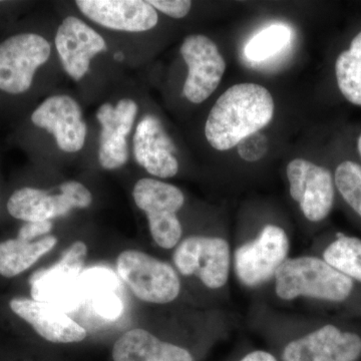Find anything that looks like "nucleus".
<instances>
[{
  "instance_id": "aec40b11",
  "label": "nucleus",
  "mask_w": 361,
  "mask_h": 361,
  "mask_svg": "<svg viewBox=\"0 0 361 361\" xmlns=\"http://www.w3.org/2000/svg\"><path fill=\"white\" fill-rule=\"evenodd\" d=\"M314 254L332 267L361 285V238L336 231L324 235L314 247Z\"/></svg>"
},
{
  "instance_id": "2eb2a0df",
  "label": "nucleus",
  "mask_w": 361,
  "mask_h": 361,
  "mask_svg": "<svg viewBox=\"0 0 361 361\" xmlns=\"http://www.w3.org/2000/svg\"><path fill=\"white\" fill-rule=\"evenodd\" d=\"M11 310L32 325L40 337L54 344L80 343L87 332L58 306L26 297H16L9 302Z\"/></svg>"
},
{
  "instance_id": "6e6552de",
  "label": "nucleus",
  "mask_w": 361,
  "mask_h": 361,
  "mask_svg": "<svg viewBox=\"0 0 361 361\" xmlns=\"http://www.w3.org/2000/svg\"><path fill=\"white\" fill-rule=\"evenodd\" d=\"M289 193L304 217L320 224L336 206L337 193L334 172L324 166L297 158L287 165Z\"/></svg>"
},
{
  "instance_id": "f8f14e48",
  "label": "nucleus",
  "mask_w": 361,
  "mask_h": 361,
  "mask_svg": "<svg viewBox=\"0 0 361 361\" xmlns=\"http://www.w3.org/2000/svg\"><path fill=\"white\" fill-rule=\"evenodd\" d=\"M137 104L130 99H123L116 106L102 104L97 111L101 125L99 161L106 170L123 167L129 159L127 137L134 127Z\"/></svg>"
},
{
  "instance_id": "f257e3e1",
  "label": "nucleus",
  "mask_w": 361,
  "mask_h": 361,
  "mask_svg": "<svg viewBox=\"0 0 361 361\" xmlns=\"http://www.w3.org/2000/svg\"><path fill=\"white\" fill-rule=\"evenodd\" d=\"M285 302L305 299L341 318H361V285L316 254L289 257L272 281Z\"/></svg>"
},
{
  "instance_id": "a878e982",
  "label": "nucleus",
  "mask_w": 361,
  "mask_h": 361,
  "mask_svg": "<svg viewBox=\"0 0 361 361\" xmlns=\"http://www.w3.org/2000/svg\"><path fill=\"white\" fill-rule=\"evenodd\" d=\"M148 2L156 11L173 18H184L192 8L189 0H149Z\"/></svg>"
},
{
  "instance_id": "7c9ffc66",
  "label": "nucleus",
  "mask_w": 361,
  "mask_h": 361,
  "mask_svg": "<svg viewBox=\"0 0 361 361\" xmlns=\"http://www.w3.org/2000/svg\"><path fill=\"white\" fill-rule=\"evenodd\" d=\"M115 59L116 61H122L123 59V54L122 52H118V54H115Z\"/></svg>"
},
{
  "instance_id": "c756f323",
  "label": "nucleus",
  "mask_w": 361,
  "mask_h": 361,
  "mask_svg": "<svg viewBox=\"0 0 361 361\" xmlns=\"http://www.w3.org/2000/svg\"><path fill=\"white\" fill-rule=\"evenodd\" d=\"M355 149L357 153L358 159H360V163L361 164V132L358 134L355 141Z\"/></svg>"
},
{
  "instance_id": "f3484780",
  "label": "nucleus",
  "mask_w": 361,
  "mask_h": 361,
  "mask_svg": "<svg viewBox=\"0 0 361 361\" xmlns=\"http://www.w3.org/2000/svg\"><path fill=\"white\" fill-rule=\"evenodd\" d=\"M111 355V361H197L191 349L142 329H130L118 337Z\"/></svg>"
},
{
  "instance_id": "ddd939ff",
  "label": "nucleus",
  "mask_w": 361,
  "mask_h": 361,
  "mask_svg": "<svg viewBox=\"0 0 361 361\" xmlns=\"http://www.w3.org/2000/svg\"><path fill=\"white\" fill-rule=\"evenodd\" d=\"M54 44L63 70L77 82L87 75L92 59L108 49L104 37L75 16L61 21Z\"/></svg>"
},
{
  "instance_id": "0eeeda50",
  "label": "nucleus",
  "mask_w": 361,
  "mask_h": 361,
  "mask_svg": "<svg viewBox=\"0 0 361 361\" xmlns=\"http://www.w3.org/2000/svg\"><path fill=\"white\" fill-rule=\"evenodd\" d=\"M116 269L130 291L144 302L161 305L180 295V279L175 267L145 252H122L116 259Z\"/></svg>"
},
{
  "instance_id": "4468645a",
  "label": "nucleus",
  "mask_w": 361,
  "mask_h": 361,
  "mask_svg": "<svg viewBox=\"0 0 361 361\" xmlns=\"http://www.w3.org/2000/svg\"><path fill=\"white\" fill-rule=\"evenodd\" d=\"M80 13L109 30L144 32L158 25V13L142 0H78Z\"/></svg>"
},
{
  "instance_id": "4be33fe9",
  "label": "nucleus",
  "mask_w": 361,
  "mask_h": 361,
  "mask_svg": "<svg viewBox=\"0 0 361 361\" xmlns=\"http://www.w3.org/2000/svg\"><path fill=\"white\" fill-rule=\"evenodd\" d=\"M334 73L341 96L348 103L361 106V30L353 35L348 49L339 52Z\"/></svg>"
},
{
  "instance_id": "393cba45",
  "label": "nucleus",
  "mask_w": 361,
  "mask_h": 361,
  "mask_svg": "<svg viewBox=\"0 0 361 361\" xmlns=\"http://www.w3.org/2000/svg\"><path fill=\"white\" fill-rule=\"evenodd\" d=\"M238 154L243 160L257 161L267 153L268 141L260 133L249 135L237 145Z\"/></svg>"
},
{
  "instance_id": "39448f33",
  "label": "nucleus",
  "mask_w": 361,
  "mask_h": 361,
  "mask_svg": "<svg viewBox=\"0 0 361 361\" xmlns=\"http://www.w3.org/2000/svg\"><path fill=\"white\" fill-rule=\"evenodd\" d=\"M173 262L183 276L196 277L210 290H220L231 275L232 246L223 237L192 235L176 247Z\"/></svg>"
},
{
  "instance_id": "9b49d317",
  "label": "nucleus",
  "mask_w": 361,
  "mask_h": 361,
  "mask_svg": "<svg viewBox=\"0 0 361 361\" xmlns=\"http://www.w3.org/2000/svg\"><path fill=\"white\" fill-rule=\"evenodd\" d=\"M32 122L54 135L56 145L66 153H77L84 148L87 128L82 109L66 94L47 97L35 109Z\"/></svg>"
},
{
  "instance_id": "423d86ee",
  "label": "nucleus",
  "mask_w": 361,
  "mask_h": 361,
  "mask_svg": "<svg viewBox=\"0 0 361 361\" xmlns=\"http://www.w3.org/2000/svg\"><path fill=\"white\" fill-rule=\"evenodd\" d=\"M133 198L146 213L152 238L161 248L175 249L183 236L178 212L185 204V195L170 183L144 178L135 183Z\"/></svg>"
},
{
  "instance_id": "cd10ccee",
  "label": "nucleus",
  "mask_w": 361,
  "mask_h": 361,
  "mask_svg": "<svg viewBox=\"0 0 361 361\" xmlns=\"http://www.w3.org/2000/svg\"><path fill=\"white\" fill-rule=\"evenodd\" d=\"M97 310L106 317L118 315L121 310V303L113 294H102L97 300Z\"/></svg>"
},
{
  "instance_id": "c85d7f7f",
  "label": "nucleus",
  "mask_w": 361,
  "mask_h": 361,
  "mask_svg": "<svg viewBox=\"0 0 361 361\" xmlns=\"http://www.w3.org/2000/svg\"><path fill=\"white\" fill-rule=\"evenodd\" d=\"M238 361H280L278 360L277 356L269 353V351L257 350L251 351V353H247L243 357L240 358Z\"/></svg>"
},
{
  "instance_id": "b1692460",
  "label": "nucleus",
  "mask_w": 361,
  "mask_h": 361,
  "mask_svg": "<svg viewBox=\"0 0 361 361\" xmlns=\"http://www.w3.org/2000/svg\"><path fill=\"white\" fill-rule=\"evenodd\" d=\"M291 32L287 26L271 25L254 35L246 44V58L251 61H262L281 51L290 42Z\"/></svg>"
},
{
  "instance_id": "bb28decb",
  "label": "nucleus",
  "mask_w": 361,
  "mask_h": 361,
  "mask_svg": "<svg viewBox=\"0 0 361 361\" xmlns=\"http://www.w3.org/2000/svg\"><path fill=\"white\" fill-rule=\"evenodd\" d=\"M54 224L51 221L42 222H26L18 231V239L32 242L39 237L45 236L51 231Z\"/></svg>"
},
{
  "instance_id": "5701e85b",
  "label": "nucleus",
  "mask_w": 361,
  "mask_h": 361,
  "mask_svg": "<svg viewBox=\"0 0 361 361\" xmlns=\"http://www.w3.org/2000/svg\"><path fill=\"white\" fill-rule=\"evenodd\" d=\"M334 172L337 198L361 228V164L355 159L336 161Z\"/></svg>"
},
{
  "instance_id": "dca6fc26",
  "label": "nucleus",
  "mask_w": 361,
  "mask_h": 361,
  "mask_svg": "<svg viewBox=\"0 0 361 361\" xmlns=\"http://www.w3.org/2000/svg\"><path fill=\"white\" fill-rule=\"evenodd\" d=\"M133 142L135 160L149 174L160 179L178 174L177 148L157 116L147 115L140 121Z\"/></svg>"
},
{
  "instance_id": "a211bd4d",
  "label": "nucleus",
  "mask_w": 361,
  "mask_h": 361,
  "mask_svg": "<svg viewBox=\"0 0 361 361\" xmlns=\"http://www.w3.org/2000/svg\"><path fill=\"white\" fill-rule=\"evenodd\" d=\"M59 193L51 194L35 188H23L11 195L7 210L16 219L42 222L63 217L75 208V203L59 185Z\"/></svg>"
},
{
  "instance_id": "20e7f679",
  "label": "nucleus",
  "mask_w": 361,
  "mask_h": 361,
  "mask_svg": "<svg viewBox=\"0 0 361 361\" xmlns=\"http://www.w3.org/2000/svg\"><path fill=\"white\" fill-rule=\"evenodd\" d=\"M291 243L284 228L266 224L255 236L232 248V271L242 286L258 289L270 283L290 257Z\"/></svg>"
},
{
  "instance_id": "7ed1b4c3",
  "label": "nucleus",
  "mask_w": 361,
  "mask_h": 361,
  "mask_svg": "<svg viewBox=\"0 0 361 361\" xmlns=\"http://www.w3.org/2000/svg\"><path fill=\"white\" fill-rule=\"evenodd\" d=\"M281 361H360L361 325L348 318H329L286 342Z\"/></svg>"
},
{
  "instance_id": "9d476101",
  "label": "nucleus",
  "mask_w": 361,
  "mask_h": 361,
  "mask_svg": "<svg viewBox=\"0 0 361 361\" xmlns=\"http://www.w3.org/2000/svg\"><path fill=\"white\" fill-rule=\"evenodd\" d=\"M180 52L188 66L184 96L191 103H203L220 85L226 71L225 59L217 44L203 35L187 37Z\"/></svg>"
},
{
  "instance_id": "412c9836",
  "label": "nucleus",
  "mask_w": 361,
  "mask_h": 361,
  "mask_svg": "<svg viewBox=\"0 0 361 361\" xmlns=\"http://www.w3.org/2000/svg\"><path fill=\"white\" fill-rule=\"evenodd\" d=\"M58 244V238L51 235L35 241L8 239L0 243V275L6 278L18 276L30 269L45 254Z\"/></svg>"
},
{
  "instance_id": "1a4fd4ad",
  "label": "nucleus",
  "mask_w": 361,
  "mask_h": 361,
  "mask_svg": "<svg viewBox=\"0 0 361 361\" xmlns=\"http://www.w3.org/2000/svg\"><path fill=\"white\" fill-rule=\"evenodd\" d=\"M51 54V44L35 33H21L4 40L0 44V90L11 94L27 92L35 73Z\"/></svg>"
},
{
  "instance_id": "6ab92c4d",
  "label": "nucleus",
  "mask_w": 361,
  "mask_h": 361,
  "mask_svg": "<svg viewBox=\"0 0 361 361\" xmlns=\"http://www.w3.org/2000/svg\"><path fill=\"white\" fill-rule=\"evenodd\" d=\"M87 254V244L82 241L75 242L70 248L66 249L56 264L52 265L49 269L35 273L30 280L32 299L49 302L54 299L59 301L61 292L68 294L66 288L80 275Z\"/></svg>"
},
{
  "instance_id": "f03ea898",
  "label": "nucleus",
  "mask_w": 361,
  "mask_h": 361,
  "mask_svg": "<svg viewBox=\"0 0 361 361\" xmlns=\"http://www.w3.org/2000/svg\"><path fill=\"white\" fill-rule=\"evenodd\" d=\"M274 101L257 84H238L221 94L207 118V141L217 151H228L258 133L272 121Z\"/></svg>"
}]
</instances>
